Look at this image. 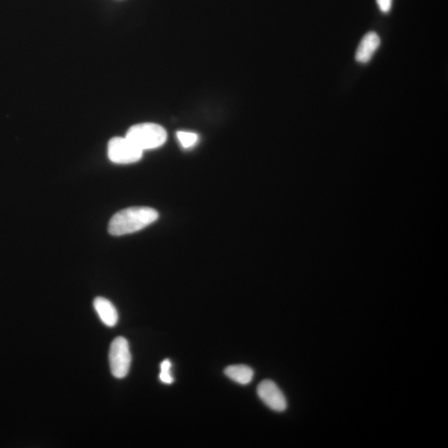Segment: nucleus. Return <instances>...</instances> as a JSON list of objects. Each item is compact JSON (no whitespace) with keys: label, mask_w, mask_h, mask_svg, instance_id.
I'll list each match as a JSON object with an SVG mask.
<instances>
[{"label":"nucleus","mask_w":448,"mask_h":448,"mask_svg":"<svg viewBox=\"0 0 448 448\" xmlns=\"http://www.w3.org/2000/svg\"><path fill=\"white\" fill-rule=\"evenodd\" d=\"M159 213L149 207H132L121 210L109 223L108 231L113 236L138 232L157 221Z\"/></svg>","instance_id":"1"},{"label":"nucleus","mask_w":448,"mask_h":448,"mask_svg":"<svg viewBox=\"0 0 448 448\" xmlns=\"http://www.w3.org/2000/svg\"><path fill=\"white\" fill-rule=\"evenodd\" d=\"M109 362L114 377L123 378L129 373L131 355L129 343L124 337H117L112 341L109 352Z\"/></svg>","instance_id":"3"},{"label":"nucleus","mask_w":448,"mask_h":448,"mask_svg":"<svg viewBox=\"0 0 448 448\" xmlns=\"http://www.w3.org/2000/svg\"><path fill=\"white\" fill-rule=\"evenodd\" d=\"M258 395L260 400L275 412H284L287 408L284 394L275 383L269 379L260 383L258 387Z\"/></svg>","instance_id":"5"},{"label":"nucleus","mask_w":448,"mask_h":448,"mask_svg":"<svg viewBox=\"0 0 448 448\" xmlns=\"http://www.w3.org/2000/svg\"><path fill=\"white\" fill-rule=\"evenodd\" d=\"M171 362L169 360H164L161 364L162 371L161 374H159V378H161L163 383H167V385H171V383L173 382V378L171 374Z\"/></svg>","instance_id":"10"},{"label":"nucleus","mask_w":448,"mask_h":448,"mask_svg":"<svg viewBox=\"0 0 448 448\" xmlns=\"http://www.w3.org/2000/svg\"><path fill=\"white\" fill-rule=\"evenodd\" d=\"M95 312L102 322L110 327H115L118 322V312L114 305L104 297H97L93 303Z\"/></svg>","instance_id":"7"},{"label":"nucleus","mask_w":448,"mask_h":448,"mask_svg":"<svg viewBox=\"0 0 448 448\" xmlns=\"http://www.w3.org/2000/svg\"><path fill=\"white\" fill-rule=\"evenodd\" d=\"M379 46H381L379 36L374 32H369L360 41L355 53V60L360 63H368L371 60Z\"/></svg>","instance_id":"6"},{"label":"nucleus","mask_w":448,"mask_h":448,"mask_svg":"<svg viewBox=\"0 0 448 448\" xmlns=\"http://www.w3.org/2000/svg\"><path fill=\"white\" fill-rule=\"evenodd\" d=\"M110 161L115 164H127L139 162L143 152L126 137H114L108 143Z\"/></svg>","instance_id":"4"},{"label":"nucleus","mask_w":448,"mask_h":448,"mask_svg":"<svg viewBox=\"0 0 448 448\" xmlns=\"http://www.w3.org/2000/svg\"><path fill=\"white\" fill-rule=\"evenodd\" d=\"M376 2L382 13H388L391 11L393 0H376Z\"/></svg>","instance_id":"11"},{"label":"nucleus","mask_w":448,"mask_h":448,"mask_svg":"<svg viewBox=\"0 0 448 448\" xmlns=\"http://www.w3.org/2000/svg\"><path fill=\"white\" fill-rule=\"evenodd\" d=\"M177 137L183 147L186 149L193 147L199 140L198 135L194 132L179 131L177 133Z\"/></svg>","instance_id":"9"},{"label":"nucleus","mask_w":448,"mask_h":448,"mask_svg":"<svg viewBox=\"0 0 448 448\" xmlns=\"http://www.w3.org/2000/svg\"><path fill=\"white\" fill-rule=\"evenodd\" d=\"M140 150H153L161 147L167 140L166 131L154 123H141L130 128L126 135Z\"/></svg>","instance_id":"2"},{"label":"nucleus","mask_w":448,"mask_h":448,"mask_svg":"<svg viewBox=\"0 0 448 448\" xmlns=\"http://www.w3.org/2000/svg\"><path fill=\"white\" fill-rule=\"evenodd\" d=\"M226 376L232 381L240 383V385H249L253 381V370L246 365H231L224 370Z\"/></svg>","instance_id":"8"}]
</instances>
